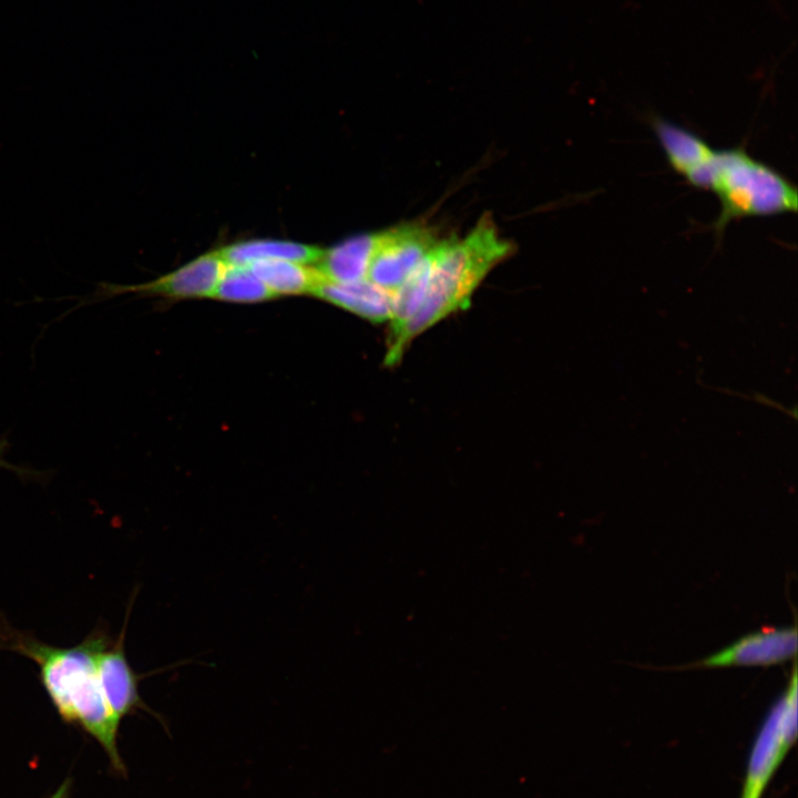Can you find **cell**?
<instances>
[{
	"label": "cell",
	"mask_w": 798,
	"mask_h": 798,
	"mask_svg": "<svg viewBox=\"0 0 798 798\" xmlns=\"http://www.w3.org/2000/svg\"><path fill=\"white\" fill-rule=\"evenodd\" d=\"M247 267L268 286L276 297L278 295H311L323 278L314 266L290 260L260 259L253 262Z\"/></svg>",
	"instance_id": "obj_12"
},
{
	"label": "cell",
	"mask_w": 798,
	"mask_h": 798,
	"mask_svg": "<svg viewBox=\"0 0 798 798\" xmlns=\"http://www.w3.org/2000/svg\"><path fill=\"white\" fill-rule=\"evenodd\" d=\"M124 635L125 627L115 642L109 637L96 657L102 692L110 708L120 720L136 709L152 713L139 694V682L142 676L134 673L126 658Z\"/></svg>",
	"instance_id": "obj_8"
},
{
	"label": "cell",
	"mask_w": 798,
	"mask_h": 798,
	"mask_svg": "<svg viewBox=\"0 0 798 798\" xmlns=\"http://www.w3.org/2000/svg\"><path fill=\"white\" fill-rule=\"evenodd\" d=\"M797 735V668L766 717L750 753L741 798H760Z\"/></svg>",
	"instance_id": "obj_4"
},
{
	"label": "cell",
	"mask_w": 798,
	"mask_h": 798,
	"mask_svg": "<svg viewBox=\"0 0 798 798\" xmlns=\"http://www.w3.org/2000/svg\"><path fill=\"white\" fill-rule=\"evenodd\" d=\"M225 268L226 264L218 252H209L147 283L137 285L101 283L95 295L103 298L124 293L172 299L212 297Z\"/></svg>",
	"instance_id": "obj_6"
},
{
	"label": "cell",
	"mask_w": 798,
	"mask_h": 798,
	"mask_svg": "<svg viewBox=\"0 0 798 798\" xmlns=\"http://www.w3.org/2000/svg\"><path fill=\"white\" fill-rule=\"evenodd\" d=\"M7 449H8V441L3 437H0V468L8 469L18 474L24 473L27 470L21 469L14 464H11L6 460L4 454H6Z\"/></svg>",
	"instance_id": "obj_14"
},
{
	"label": "cell",
	"mask_w": 798,
	"mask_h": 798,
	"mask_svg": "<svg viewBox=\"0 0 798 798\" xmlns=\"http://www.w3.org/2000/svg\"><path fill=\"white\" fill-rule=\"evenodd\" d=\"M311 295L372 323L391 317L392 295L368 280L337 283L321 278Z\"/></svg>",
	"instance_id": "obj_9"
},
{
	"label": "cell",
	"mask_w": 798,
	"mask_h": 798,
	"mask_svg": "<svg viewBox=\"0 0 798 798\" xmlns=\"http://www.w3.org/2000/svg\"><path fill=\"white\" fill-rule=\"evenodd\" d=\"M72 780L65 779L49 798H70Z\"/></svg>",
	"instance_id": "obj_15"
},
{
	"label": "cell",
	"mask_w": 798,
	"mask_h": 798,
	"mask_svg": "<svg viewBox=\"0 0 798 798\" xmlns=\"http://www.w3.org/2000/svg\"><path fill=\"white\" fill-rule=\"evenodd\" d=\"M108 638L103 632H93L75 646L60 647L0 626V647L37 664L41 684L60 717L92 736L106 753L115 771L124 774L125 766L117 749L121 720L104 697L96 669L98 653Z\"/></svg>",
	"instance_id": "obj_2"
},
{
	"label": "cell",
	"mask_w": 798,
	"mask_h": 798,
	"mask_svg": "<svg viewBox=\"0 0 798 798\" xmlns=\"http://www.w3.org/2000/svg\"><path fill=\"white\" fill-rule=\"evenodd\" d=\"M377 233L349 237L324 249L314 264L323 278L337 283L367 280V270Z\"/></svg>",
	"instance_id": "obj_10"
},
{
	"label": "cell",
	"mask_w": 798,
	"mask_h": 798,
	"mask_svg": "<svg viewBox=\"0 0 798 798\" xmlns=\"http://www.w3.org/2000/svg\"><path fill=\"white\" fill-rule=\"evenodd\" d=\"M217 252L226 266H248L260 259H282L314 265L320 257L323 248L289 241L254 239L237 242Z\"/></svg>",
	"instance_id": "obj_11"
},
{
	"label": "cell",
	"mask_w": 798,
	"mask_h": 798,
	"mask_svg": "<svg viewBox=\"0 0 798 798\" xmlns=\"http://www.w3.org/2000/svg\"><path fill=\"white\" fill-rule=\"evenodd\" d=\"M796 654V626L769 627L747 634L724 649L684 668L770 666L795 658Z\"/></svg>",
	"instance_id": "obj_7"
},
{
	"label": "cell",
	"mask_w": 798,
	"mask_h": 798,
	"mask_svg": "<svg viewBox=\"0 0 798 798\" xmlns=\"http://www.w3.org/2000/svg\"><path fill=\"white\" fill-rule=\"evenodd\" d=\"M649 125L675 173L694 188L713 193L720 205L710 228L720 241L727 226L746 217L796 213V184L746 149H715L689 129L654 115Z\"/></svg>",
	"instance_id": "obj_1"
},
{
	"label": "cell",
	"mask_w": 798,
	"mask_h": 798,
	"mask_svg": "<svg viewBox=\"0 0 798 798\" xmlns=\"http://www.w3.org/2000/svg\"><path fill=\"white\" fill-rule=\"evenodd\" d=\"M513 252L500 236L490 214H484L463 237L439 239L429 254V274L415 315L388 338L385 364H397L411 340L453 311L469 306L471 296L493 267Z\"/></svg>",
	"instance_id": "obj_3"
},
{
	"label": "cell",
	"mask_w": 798,
	"mask_h": 798,
	"mask_svg": "<svg viewBox=\"0 0 798 798\" xmlns=\"http://www.w3.org/2000/svg\"><path fill=\"white\" fill-rule=\"evenodd\" d=\"M212 297L232 303H260L276 296L247 266H226Z\"/></svg>",
	"instance_id": "obj_13"
},
{
	"label": "cell",
	"mask_w": 798,
	"mask_h": 798,
	"mask_svg": "<svg viewBox=\"0 0 798 798\" xmlns=\"http://www.w3.org/2000/svg\"><path fill=\"white\" fill-rule=\"evenodd\" d=\"M439 242L423 224H403L378 232L367 280L392 295Z\"/></svg>",
	"instance_id": "obj_5"
}]
</instances>
